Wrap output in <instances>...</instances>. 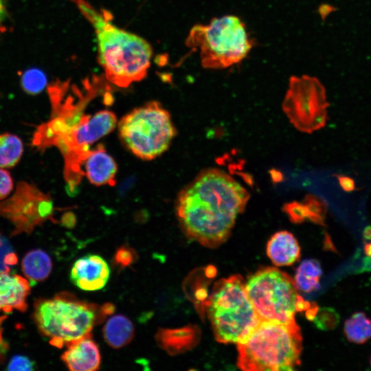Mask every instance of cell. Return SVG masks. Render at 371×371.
<instances>
[{
  "label": "cell",
  "instance_id": "6da1fadb",
  "mask_svg": "<svg viewBox=\"0 0 371 371\" xmlns=\"http://www.w3.org/2000/svg\"><path fill=\"white\" fill-rule=\"evenodd\" d=\"M249 199V192L230 175L208 168L181 190L177 216L190 238L214 248L229 238Z\"/></svg>",
  "mask_w": 371,
  "mask_h": 371
},
{
  "label": "cell",
  "instance_id": "7a4b0ae2",
  "mask_svg": "<svg viewBox=\"0 0 371 371\" xmlns=\"http://www.w3.org/2000/svg\"><path fill=\"white\" fill-rule=\"evenodd\" d=\"M71 1L95 30L99 63L106 79L123 88L144 79L153 56L149 43L114 25L106 10H98L87 0Z\"/></svg>",
  "mask_w": 371,
  "mask_h": 371
},
{
  "label": "cell",
  "instance_id": "3957f363",
  "mask_svg": "<svg viewBox=\"0 0 371 371\" xmlns=\"http://www.w3.org/2000/svg\"><path fill=\"white\" fill-rule=\"evenodd\" d=\"M302 336L296 322L260 321L237 344V366L247 371H290L300 365Z\"/></svg>",
  "mask_w": 371,
  "mask_h": 371
},
{
  "label": "cell",
  "instance_id": "277c9868",
  "mask_svg": "<svg viewBox=\"0 0 371 371\" xmlns=\"http://www.w3.org/2000/svg\"><path fill=\"white\" fill-rule=\"evenodd\" d=\"M207 311L215 339L238 344L260 322L239 275L218 280L207 302Z\"/></svg>",
  "mask_w": 371,
  "mask_h": 371
},
{
  "label": "cell",
  "instance_id": "5b68a950",
  "mask_svg": "<svg viewBox=\"0 0 371 371\" xmlns=\"http://www.w3.org/2000/svg\"><path fill=\"white\" fill-rule=\"evenodd\" d=\"M186 45L198 49L204 68L224 69L241 62L252 43L245 26L236 16L213 19L209 24L196 25L190 30Z\"/></svg>",
  "mask_w": 371,
  "mask_h": 371
},
{
  "label": "cell",
  "instance_id": "8992f818",
  "mask_svg": "<svg viewBox=\"0 0 371 371\" xmlns=\"http://www.w3.org/2000/svg\"><path fill=\"white\" fill-rule=\"evenodd\" d=\"M100 317L95 306L68 293L38 300L34 304V319L39 331L58 348L90 335Z\"/></svg>",
  "mask_w": 371,
  "mask_h": 371
},
{
  "label": "cell",
  "instance_id": "52a82bcc",
  "mask_svg": "<svg viewBox=\"0 0 371 371\" xmlns=\"http://www.w3.org/2000/svg\"><path fill=\"white\" fill-rule=\"evenodd\" d=\"M245 289L260 321L295 322V313L309 305L299 295L294 280L275 267L262 268L252 274Z\"/></svg>",
  "mask_w": 371,
  "mask_h": 371
},
{
  "label": "cell",
  "instance_id": "ba28073f",
  "mask_svg": "<svg viewBox=\"0 0 371 371\" xmlns=\"http://www.w3.org/2000/svg\"><path fill=\"white\" fill-rule=\"evenodd\" d=\"M118 132L126 148L144 160L164 153L176 135L170 113L156 101L124 115L118 123Z\"/></svg>",
  "mask_w": 371,
  "mask_h": 371
},
{
  "label": "cell",
  "instance_id": "9c48e42d",
  "mask_svg": "<svg viewBox=\"0 0 371 371\" xmlns=\"http://www.w3.org/2000/svg\"><path fill=\"white\" fill-rule=\"evenodd\" d=\"M117 124L115 115L102 110L93 116L83 115L80 120L65 128L55 139L56 146L65 160V178L71 190L80 183L83 172L81 166L89 146L95 141L111 133Z\"/></svg>",
  "mask_w": 371,
  "mask_h": 371
},
{
  "label": "cell",
  "instance_id": "30bf717a",
  "mask_svg": "<svg viewBox=\"0 0 371 371\" xmlns=\"http://www.w3.org/2000/svg\"><path fill=\"white\" fill-rule=\"evenodd\" d=\"M328 106L325 88L317 78L306 75L291 78L282 109L297 130L311 133L324 127Z\"/></svg>",
  "mask_w": 371,
  "mask_h": 371
},
{
  "label": "cell",
  "instance_id": "8fae6325",
  "mask_svg": "<svg viewBox=\"0 0 371 371\" xmlns=\"http://www.w3.org/2000/svg\"><path fill=\"white\" fill-rule=\"evenodd\" d=\"M54 212L51 196L35 185L21 181L11 196L0 201V215L8 219L15 233H30L49 219Z\"/></svg>",
  "mask_w": 371,
  "mask_h": 371
},
{
  "label": "cell",
  "instance_id": "7c38bea8",
  "mask_svg": "<svg viewBox=\"0 0 371 371\" xmlns=\"http://www.w3.org/2000/svg\"><path fill=\"white\" fill-rule=\"evenodd\" d=\"M109 275V265L103 258L95 254H88L74 262L70 278L79 289L96 291L106 285Z\"/></svg>",
  "mask_w": 371,
  "mask_h": 371
},
{
  "label": "cell",
  "instance_id": "4fadbf2b",
  "mask_svg": "<svg viewBox=\"0 0 371 371\" xmlns=\"http://www.w3.org/2000/svg\"><path fill=\"white\" fill-rule=\"evenodd\" d=\"M67 347L61 359L70 370L95 371L99 369L101 362L100 350L91 335L68 344Z\"/></svg>",
  "mask_w": 371,
  "mask_h": 371
},
{
  "label": "cell",
  "instance_id": "5bb4252c",
  "mask_svg": "<svg viewBox=\"0 0 371 371\" xmlns=\"http://www.w3.org/2000/svg\"><path fill=\"white\" fill-rule=\"evenodd\" d=\"M30 291V283L27 278L17 274H11L10 272L1 273L0 311H25Z\"/></svg>",
  "mask_w": 371,
  "mask_h": 371
},
{
  "label": "cell",
  "instance_id": "9a60e30c",
  "mask_svg": "<svg viewBox=\"0 0 371 371\" xmlns=\"http://www.w3.org/2000/svg\"><path fill=\"white\" fill-rule=\"evenodd\" d=\"M83 164V174L91 183L98 186L114 185L117 164L103 146L100 145L94 150H89Z\"/></svg>",
  "mask_w": 371,
  "mask_h": 371
},
{
  "label": "cell",
  "instance_id": "2e32d148",
  "mask_svg": "<svg viewBox=\"0 0 371 371\" xmlns=\"http://www.w3.org/2000/svg\"><path fill=\"white\" fill-rule=\"evenodd\" d=\"M267 254L276 266H289L299 259L300 247L293 234L280 231L270 238Z\"/></svg>",
  "mask_w": 371,
  "mask_h": 371
},
{
  "label": "cell",
  "instance_id": "e0dca14e",
  "mask_svg": "<svg viewBox=\"0 0 371 371\" xmlns=\"http://www.w3.org/2000/svg\"><path fill=\"white\" fill-rule=\"evenodd\" d=\"M196 332L192 327L179 328H161L155 336L160 348L171 355L181 353L192 348L196 338Z\"/></svg>",
  "mask_w": 371,
  "mask_h": 371
},
{
  "label": "cell",
  "instance_id": "ac0fdd59",
  "mask_svg": "<svg viewBox=\"0 0 371 371\" xmlns=\"http://www.w3.org/2000/svg\"><path fill=\"white\" fill-rule=\"evenodd\" d=\"M131 321L123 315L110 317L103 328L105 341L113 348L118 349L129 344L134 336Z\"/></svg>",
  "mask_w": 371,
  "mask_h": 371
},
{
  "label": "cell",
  "instance_id": "d6986e66",
  "mask_svg": "<svg viewBox=\"0 0 371 371\" xmlns=\"http://www.w3.org/2000/svg\"><path fill=\"white\" fill-rule=\"evenodd\" d=\"M21 266L23 274L32 283H36L46 279L52 268L50 257L41 249H34L27 252L23 258Z\"/></svg>",
  "mask_w": 371,
  "mask_h": 371
},
{
  "label": "cell",
  "instance_id": "ffe728a7",
  "mask_svg": "<svg viewBox=\"0 0 371 371\" xmlns=\"http://www.w3.org/2000/svg\"><path fill=\"white\" fill-rule=\"evenodd\" d=\"M322 274V267L317 260L314 259L304 260L297 269L293 279L296 288L305 293L319 289Z\"/></svg>",
  "mask_w": 371,
  "mask_h": 371
},
{
  "label": "cell",
  "instance_id": "44dd1931",
  "mask_svg": "<svg viewBox=\"0 0 371 371\" xmlns=\"http://www.w3.org/2000/svg\"><path fill=\"white\" fill-rule=\"evenodd\" d=\"M344 332L350 342L363 344L371 338V319L364 313H355L345 321Z\"/></svg>",
  "mask_w": 371,
  "mask_h": 371
},
{
  "label": "cell",
  "instance_id": "7402d4cb",
  "mask_svg": "<svg viewBox=\"0 0 371 371\" xmlns=\"http://www.w3.org/2000/svg\"><path fill=\"white\" fill-rule=\"evenodd\" d=\"M23 153L21 139L16 135L0 134V168H10L20 161Z\"/></svg>",
  "mask_w": 371,
  "mask_h": 371
},
{
  "label": "cell",
  "instance_id": "603a6c76",
  "mask_svg": "<svg viewBox=\"0 0 371 371\" xmlns=\"http://www.w3.org/2000/svg\"><path fill=\"white\" fill-rule=\"evenodd\" d=\"M23 90L30 95L41 93L47 85V78L43 71L31 68L25 71L21 78Z\"/></svg>",
  "mask_w": 371,
  "mask_h": 371
},
{
  "label": "cell",
  "instance_id": "cb8c5ba5",
  "mask_svg": "<svg viewBox=\"0 0 371 371\" xmlns=\"http://www.w3.org/2000/svg\"><path fill=\"white\" fill-rule=\"evenodd\" d=\"M308 210V218L324 225L326 207L324 202L313 195H307L302 201Z\"/></svg>",
  "mask_w": 371,
  "mask_h": 371
},
{
  "label": "cell",
  "instance_id": "d4e9b609",
  "mask_svg": "<svg viewBox=\"0 0 371 371\" xmlns=\"http://www.w3.org/2000/svg\"><path fill=\"white\" fill-rule=\"evenodd\" d=\"M17 262V256L10 243L0 234V273H9Z\"/></svg>",
  "mask_w": 371,
  "mask_h": 371
},
{
  "label": "cell",
  "instance_id": "484cf974",
  "mask_svg": "<svg viewBox=\"0 0 371 371\" xmlns=\"http://www.w3.org/2000/svg\"><path fill=\"white\" fill-rule=\"evenodd\" d=\"M284 210L294 222H301L308 218V211L303 202L293 201L286 203L284 206Z\"/></svg>",
  "mask_w": 371,
  "mask_h": 371
},
{
  "label": "cell",
  "instance_id": "4316f807",
  "mask_svg": "<svg viewBox=\"0 0 371 371\" xmlns=\"http://www.w3.org/2000/svg\"><path fill=\"white\" fill-rule=\"evenodd\" d=\"M14 188V181L10 173L0 168V201L8 197Z\"/></svg>",
  "mask_w": 371,
  "mask_h": 371
},
{
  "label": "cell",
  "instance_id": "83f0119b",
  "mask_svg": "<svg viewBox=\"0 0 371 371\" xmlns=\"http://www.w3.org/2000/svg\"><path fill=\"white\" fill-rule=\"evenodd\" d=\"M339 322V316L331 308L324 309L320 315L319 326L324 329L334 328Z\"/></svg>",
  "mask_w": 371,
  "mask_h": 371
},
{
  "label": "cell",
  "instance_id": "f1b7e54d",
  "mask_svg": "<svg viewBox=\"0 0 371 371\" xmlns=\"http://www.w3.org/2000/svg\"><path fill=\"white\" fill-rule=\"evenodd\" d=\"M34 363L29 358L25 356L16 355L13 357L8 365V370H34Z\"/></svg>",
  "mask_w": 371,
  "mask_h": 371
},
{
  "label": "cell",
  "instance_id": "f546056e",
  "mask_svg": "<svg viewBox=\"0 0 371 371\" xmlns=\"http://www.w3.org/2000/svg\"><path fill=\"white\" fill-rule=\"evenodd\" d=\"M133 259L132 250L126 247H122L116 252L115 261L121 266L130 265Z\"/></svg>",
  "mask_w": 371,
  "mask_h": 371
},
{
  "label": "cell",
  "instance_id": "4dcf8cb0",
  "mask_svg": "<svg viewBox=\"0 0 371 371\" xmlns=\"http://www.w3.org/2000/svg\"><path fill=\"white\" fill-rule=\"evenodd\" d=\"M337 179L344 191L352 192L355 190V182L352 178L344 175H337Z\"/></svg>",
  "mask_w": 371,
  "mask_h": 371
},
{
  "label": "cell",
  "instance_id": "1f68e13d",
  "mask_svg": "<svg viewBox=\"0 0 371 371\" xmlns=\"http://www.w3.org/2000/svg\"><path fill=\"white\" fill-rule=\"evenodd\" d=\"M363 236L366 240H371V225L366 227L363 232Z\"/></svg>",
  "mask_w": 371,
  "mask_h": 371
},
{
  "label": "cell",
  "instance_id": "d6a6232c",
  "mask_svg": "<svg viewBox=\"0 0 371 371\" xmlns=\"http://www.w3.org/2000/svg\"><path fill=\"white\" fill-rule=\"evenodd\" d=\"M5 6L3 0H0V20L2 19L5 14Z\"/></svg>",
  "mask_w": 371,
  "mask_h": 371
},
{
  "label": "cell",
  "instance_id": "836d02e7",
  "mask_svg": "<svg viewBox=\"0 0 371 371\" xmlns=\"http://www.w3.org/2000/svg\"><path fill=\"white\" fill-rule=\"evenodd\" d=\"M365 254L371 258V243H366L364 245Z\"/></svg>",
  "mask_w": 371,
  "mask_h": 371
},
{
  "label": "cell",
  "instance_id": "e575fe53",
  "mask_svg": "<svg viewBox=\"0 0 371 371\" xmlns=\"http://www.w3.org/2000/svg\"><path fill=\"white\" fill-rule=\"evenodd\" d=\"M370 365H371V359H370Z\"/></svg>",
  "mask_w": 371,
  "mask_h": 371
}]
</instances>
